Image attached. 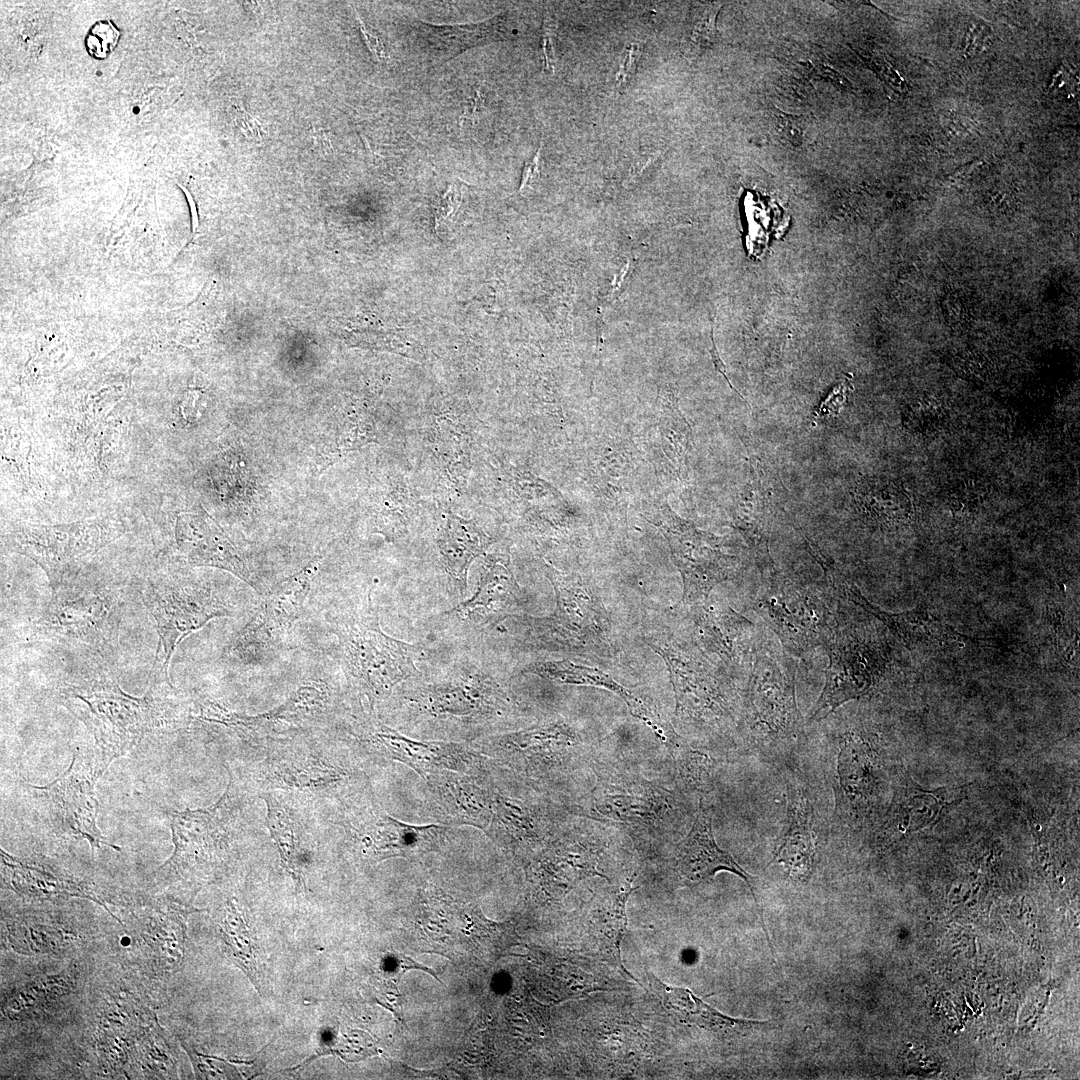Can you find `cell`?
<instances>
[{"label":"cell","instance_id":"6da1fadb","mask_svg":"<svg viewBox=\"0 0 1080 1080\" xmlns=\"http://www.w3.org/2000/svg\"><path fill=\"white\" fill-rule=\"evenodd\" d=\"M797 666L795 657L760 630L739 721L746 742L760 752H785L804 738L806 722L796 700Z\"/></svg>","mask_w":1080,"mask_h":1080},{"label":"cell","instance_id":"7a4b0ae2","mask_svg":"<svg viewBox=\"0 0 1080 1080\" xmlns=\"http://www.w3.org/2000/svg\"><path fill=\"white\" fill-rule=\"evenodd\" d=\"M162 683L151 681L149 691L136 697L123 691L114 680L102 677L67 684L59 689V696L89 729L100 758L109 766L114 759L131 752L145 736L166 725L165 708L156 695Z\"/></svg>","mask_w":1080,"mask_h":1080},{"label":"cell","instance_id":"3957f363","mask_svg":"<svg viewBox=\"0 0 1080 1080\" xmlns=\"http://www.w3.org/2000/svg\"><path fill=\"white\" fill-rule=\"evenodd\" d=\"M751 609L795 658L824 646L835 623L836 599L823 580L805 583L779 570L773 562L758 566Z\"/></svg>","mask_w":1080,"mask_h":1080},{"label":"cell","instance_id":"277c9868","mask_svg":"<svg viewBox=\"0 0 1080 1080\" xmlns=\"http://www.w3.org/2000/svg\"><path fill=\"white\" fill-rule=\"evenodd\" d=\"M143 602L156 624L158 644L150 680L170 683L168 668L178 644L214 618L231 614L210 584L172 576L150 578Z\"/></svg>","mask_w":1080,"mask_h":1080},{"label":"cell","instance_id":"5b68a950","mask_svg":"<svg viewBox=\"0 0 1080 1080\" xmlns=\"http://www.w3.org/2000/svg\"><path fill=\"white\" fill-rule=\"evenodd\" d=\"M124 532L121 521L106 517L64 524H21L6 540L12 550L42 568L56 593L86 561Z\"/></svg>","mask_w":1080,"mask_h":1080},{"label":"cell","instance_id":"8992f818","mask_svg":"<svg viewBox=\"0 0 1080 1080\" xmlns=\"http://www.w3.org/2000/svg\"><path fill=\"white\" fill-rule=\"evenodd\" d=\"M829 664L819 698L807 724L827 718L842 704L867 695L890 666L883 644L862 634L845 620L839 605L832 633L825 643Z\"/></svg>","mask_w":1080,"mask_h":1080},{"label":"cell","instance_id":"52a82bcc","mask_svg":"<svg viewBox=\"0 0 1080 1080\" xmlns=\"http://www.w3.org/2000/svg\"><path fill=\"white\" fill-rule=\"evenodd\" d=\"M336 633L347 670L370 700L389 696L416 671L414 647L382 632L373 617L354 620Z\"/></svg>","mask_w":1080,"mask_h":1080},{"label":"cell","instance_id":"ba28073f","mask_svg":"<svg viewBox=\"0 0 1080 1080\" xmlns=\"http://www.w3.org/2000/svg\"><path fill=\"white\" fill-rule=\"evenodd\" d=\"M232 778L218 801L207 808L170 813L174 851L160 869L205 880L225 857L230 840Z\"/></svg>","mask_w":1080,"mask_h":1080},{"label":"cell","instance_id":"9c48e42d","mask_svg":"<svg viewBox=\"0 0 1080 1080\" xmlns=\"http://www.w3.org/2000/svg\"><path fill=\"white\" fill-rule=\"evenodd\" d=\"M116 626V601L105 589L65 585L33 622L40 636L65 644L100 647Z\"/></svg>","mask_w":1080,"mask_h":1080},{"label":"cell","instance_id":"30bf717a","mask_svg":"<svg viewBox=\"0 0 1080 1080\" xmlns=\"http://www.w3.org/2000/svg\"><path fill=\"white\" fill-rule=\"evenodd\" d=\"M592 815L630 828L632 832L660 834L677 818L674 798L650 782L602 779L592 790Z\"/></svg>","mask_w":1080,"mask_h":1080},{"label":"cell","instance_id":"8fae6325","mask_svg":"<svg viewBox=\"0 0 1080 1080\" xmlns=\"http://www.w3.org/2000/svg\"><path fill=\"white\" fill-rule=\"evenodd\" d=\"M668 519L666 534L684 580V600L704 601L716 584L736 574V557L723 550L721 538L673 513Z\"/></svg>","mask_w":1080,"mask_h":1080},{"label":"cell","instance_id":"7c38bea8","mask_svg":"<svg viewBox=\"0 0 1080 1080\" xmlns=\"http://www.w3.org/2000/svg\"><path fill=\"white\" fill-rule=\"evenodd\" d=\"M107 767L101 758L88 763L74 754L69 768L60 777L46 786H37L47 794L62 828L70 835L86 839L92 853L102 844L119 851V847L104 839L96 822L95 783Z\"/></svg>","mask_w":1080,"mask_h":1080},{"label":"cell","instance_id":"4fadbf2b","mask_svg":"<svg viewBox=\"0 0 1080 1080\" xmlns=\"http://www.w3.org/2000/svg\"><path fill=\"white\" fill-rule=\"evenodd\" d=\"M677 710L707 727L740 721L742 696L727 693L719 679L701 663L671 657Z\"/></svg>","mask_w":1080,"mask_h":1080},{"label":"cell","instance_id":"5bb4252c","mask_svg":"<svg viewBox=\"0 0 1080 1080\" xmlns=\"http://www.w3.org/2000/svg\"><path fill=\"white\" fill-rule=\"evenodd\" d=\"M502 751L527 771L565 769L585 760L580 735L563 723H550L510 734L501 741Z\"/></svg>","mask_w":1080,"mask_h":1080},{"label":"cell","instance_id":"9a60e30c","mask_svg":"<svg viewBox=\"0 0 1080 1080\" xmlns=\"http://www.w3.org/2000/svg\"><path fill=\"white\" fill-rule=\"evenodd\" d=\"M174 534L179 552L190 565L225 570L259 591L258 584L234 544L209 515H178Z\"/></svg>","mask_w":1080,"mask_h":1080},{"label":"cell","instance_id":"2e32d148","mask_svg":"<svg viewBox=\"0 0 1080 1080\" xmlns=\"http://www.w3.org/2000/svg\"><path fill=\"white\" fill-rule=\"evenodd\" d=\"M374 742L389 756L412 768L425 779L441 771L467 772L480 761L471 750L454 743L418 741L383 726Z\"/></svg>","mask_w":1080,"mask_h":1080},{"label":"cell","instance_id":"e0dca14e","mask_svg":"<svg viewBox=\"0 0 1080 1080\" xmlns=\"http://www.w3.org/2000/svg\"><path fill=\"white\" fill-rule=\"evenodd\" d=\"M676 866L679 873L692 882L705 881L720 871L731 872L741 878L754 895L753 877L729 852L718 846L712 830L711 813L702 805L687 836L677 848Z\"/></svg>","mask_w":1080,"mask_h":1080},{"label":"cell","instance_id":"ac0fdd59","mask_svg":"<svg viewBox=\"0 0 1080 1080\" xmlns=\"http://www.w3.org/2000/svg\"><path fill=\"white\" fill-rule=\"evenodd\" d=\"M785 824L774 861L783 867L788 877L795 881H804L814 866L818 834L809 800L801 790L791 786L787 793Z\"/></svg>","mask_w":1080,"mask_h":1080},{"label":"cell","instance_id":"d6986e66","mask_svg":"<svg viewBox=\"0 0 1080 1080\" xmlns=\"http://www.w3.org/2000/svg\"><path fill=\"white\" fill-rule=\"evenodd\" d=\"M426 779L432 786L436 799L453 822L490 832L495 818L497 795L459 772L441 771Z\"/></svg>","mask_w":1080,"mask_h":1080},{"label":"cell","instance_id":"ffe728a7","mask_svg":"<svg viewBox=\"0 0 1080 1080\" xmlns=\"http://www.w3.org/2000/svg\"><path fill=\"white\" fill-rule=\"evenodd\" d=\"M447 828L443 825H413L380 814L358 831L361 845L374 858L407 857L435 846Z\"/></svg>","mask_w":1080,"mask_h":1080},{"label":"cell","instance_id":"44dd1931","mask_svg":"<svg viewBox=\"0 0 1080 1080\" xmlns=\"http://www.w3.org/2000/svg\"><path fill=\"white\" fill-rule=\"evenodd\" d=\"M735 526L752 549L757 566L773 561L769 539L773 524V505L763 480L762 468L750 463L748 481L743 486L733 513Z\"/></svg>","mask_w":1080,"mask_h":1080},{"label":"cell","instance_id":"7402d4cb","mask_svg":"<svg viewBox=\"0 0 1080 1080\" xmlns=\"http://www.w3.org/2000/svg\"><path fill=\"white\" fill-rule=\"evenodd\" d=\"M321 561L322 556L316 555L298 572L278 583L255 613L280 641L301 616Z\"/></svg>","mask_w":1080,"mask_h":1080},{"label":"cell","instance_id":"603a6c76","mask_svg":"<svg viewBox=\"0 0 1080 1080\" xmlns=\"http://www.w3.org/2000/svg\"><path fill=\"white\" fill-rule=\"evenodd\" d=\"M649 991L662 1007L680 1022L709 1030L761 1024V1022L732 1018L709 1006L686 988L667 985L647 972Z\"/></svg>","mask_w":1080,"mask_h":1080},{"label":"cell","instance_id":"cb8c5ba5","mask_svg":"<svg viewBox=\"0 0 1080 1080\" xmlns=\"http://www.w3.org/2000/svg\"><path fill=\"white\" fill-rule=\"evenodd\" d=\"M534 671L541 676L564 683L607 688L618 694L625 701L631 713L648 724L660 738H663L669 730V727L665 723L663 724L661 719L653 714L640 699L601 671L578 666L570 662L543 663L538 665Z\"/></svg>","mask_w":1080,"mask_h":1080},{"label":"cell","instance_id":"d4e9b609","mask_svg":"<svg viewBox=\"0 0 1080 1080\" xmlns=\"http://www.w3.org/2000/svg\"><path fill=\"white\" fill-rule=\"evenodd\" d=\"M329 704L330 691L327 684L310 680L299 685L279 706L265 713L251 716L249 727L310 722L323 716Z\"/></svg>","mask_w":1080,"mask_h":1080},{"label":"cell","instance_id":"484cf974","mask_svg":"<svg viewBox=\"0 0 1080 1080\" xmlns=\"http://www.w3.org/2000/svg\"><path fill=\"white\" fill-rule=\"evenodd\" d=\"M419 30L434 47L453 54L477 45L504 40L508 37L507 17L503 13L475 24L434 25L420 23Z\"/></svg>","mask_w":1080,"mask_h":1080},{"label":"cell","instance_id":"4316f807","mask_svg":"<svg viewBox=\"0 0 1080 1080\" xmlns=\"http://www.w3.org/2000/svg\"><path fill=\"white\" fill-rule=\"evenodd\" d=\"M953 802L948 800L943 788L924 791L906 784L895 795L891 822L900 832L917 831L938 820L942 811Z\"/></svg>","mask_w":1080,"mask_h":1080},{"label":"cell","instance_id":"83f0119b","mask_svg":"<svg viewBox=\"0 0 1080 1080\" xmlns=\"http://www.w3.org/2000/svg\"><path fill=\"white\" fill-rule=\"evenodd\" d=\"M518 592L519 588L504 557H493L485 566L476 593L457 608L467 614L480 609L496 612L516 601Z\"/></svg>","mask_w":1080,"mask_h":1080},{"label":"cell","instance_id":"f1b7e54d","mask_svg":"<svg viewBox=\"0 0 1080 1080\" xmlns=\"http://www.w3.org/2000/svg\"><path fill=\"white\" fill-rule=\"evenodd\" d=\"M267 806V826L274 841L283 868L291 875L296 891L304 887L303 876L298 861V840L294 820L284 804L275 796L267 793L263 796Z\"/></svg>","mask_w":1080,"mask_h":1080},{"label":"cell","instance_id":"f546056e","mask_svg":"<svg viewBox=\"0 0 1080 1080\" xmlns=\"http://www.w3.org/2000/svg\"><path fill=\"white\" fill-rule=\"evenodd\" d=\"M222 922L220 931L229 953L260 991L261 975L257 966L253 934L234 898L227 901Z\"/></svg>","mask_w":1080,"mask_h":1080},{"label":"cell","instance_id":"4dcf8cb0","mask_svg":"<svg viewBox=\"0 0 1080 1080\" xmlns=\"http://www.w3.org/2000/svg\"><path fill=\"white\" fill-rule=\"evenodd\" d=\"M633 888H621L606 895L593 913L594 930L601 946L613 962L621 965L620 947L626 927V903Z\"/></svg>","mask_w":1080,"mask_h":1080},{"label":"cell","instance_id":"1f68e13d","mask_svg":"<svg viewBox=\"0 0 1080 1080\" xmlns=\"http://www.w3.org/2000/svg\"><path fill=\"white\" fill-rule=\"evenodd\" d=\"M280 642L254 615L230 640L224 655L232 663L256 666L267 661Z\"/></svg>","mask_w":1080,"mask_h":1080},{"label":"cell","instance_id":"d6a6232c","mask_svg":"<svg viewBox=\"0 0 1080 1080\" xmlns=\"http://www.w3.org/2000/svg\"><path fill=\"white\" fill-rule=\"evenodd\" d=\"M441 549L450 572L465 583L468 565L482 549L479 533L469 524L450 520L441 540Z\"/></svg>","mask_w":1080,"mask_h":1080},{"label":"cell","instance_id":"836d02e7","mask_svg":"<svg viewBox=\"0 0 1080 1080\" xmlns=\"http://www.w3.org/2000/svg\"><path fill=\"white\" fill-rule=\"evenodd\" d=\"M721 2L697 3L691 13L682 49L687 56H697L711 47L717 38L716 19Z\"/></svg>","mask_w":1080,"mask_h":1080},{"label":"cell","instance_id":"e575fe53","mask_svg":"<svg viewBox=\"0 0 1080 1080\" xmlns=\"http://www.w3.org/2000/svg\"><path fill=\"white\" fill-rule=\"evenodd\" d=\"M771 128L785 146L806 149L817 136V123L810 115H794L775 109L771 116Z\"/></svg>","mask_w":1080,"mask_h":1080},{"label":"cell","instance_id":"d590c367","mask_svg":"<svg viewBox=\"0 0 1080 1080\" xmlns=\"http://www.w3.org/2000/svg\"><path fill=\"white\" fill-rule=\"evenodd\" d=\"M278 779L289 786H322L340 778L334 768L314 761L300 762L297 765L281 766L276 772Z\"/></svg>","mask_w":1080,"mask_h":1080},{"label":"cell","instance_id":"8d00e7d4","mask_svg":"<svg viewBox=\"0 0 1080 1080\" xmlns=\"http://www.w3.org/2000/svg\"><path fill=\"white\" fill-rule=\"evenodd\" d=\"M11 932V940L26 947L27 952H48L59 947L63 937L59 930L44 925H20Z\"/></svg>","mask_w":1080,"mask_h":1080},{"label":"cell","instance_id":"74e56055","mask_svg":"<svg viewBox=\"0 0 1080 1080\" xmlns=\"http://www.w3.org/2000/svg\"><path fill=\"white\" fill-rule=\"evenodd\" d=\"M679 751V769L685 782L698 790H706L711 784L712 762L703 753L684 749Z\"/></svg>","mask_w":1080,"mask_h":1080},{"label":"cell","instance_id":"f35d334b","mask_svg":"<svg viewBox=\"0 0 1080 1080\" xmlns=\"http://www.w3.org/2000/svg\"><path fill=\"white\" fill-rule=\"evenodd\" d=\"M118 39V30L109 21H99L91 27L85 44L90 55L105 58L115 48Z\"/></svg>","mask_w":1080,"mask_h":1080},{"label":"cell","instance_id":"ab89813d","mask_svg":"<svg viewBox=\"0 0 1080 1080\" xmlns=\"http://www.w3.org/2000/svg\"><path fill=\"white\" fill-rule=\"evenodd\" d=\"M461 203V191L457 184H452L440 196L434 206L436 227L450 218L459 208Z\"/></svg>","mask_w":1080,"mask_h":1080},{"label":"cell","instance_id":"60d3db41","mask_svg":"<svg viewBox=\"0 0 1080 1080\" xmlns=\"http://www.w3.org/2000/svg\"><path fill=\"white\" fill-rule=\"evenodd\" d=\"M643 45L639 42L629 44L620 63L616 82L618 87H623L634 74L639 58L642 54Z\"/></svg>","mask_w":1080,"mask_h":1080},{"label":"cell","instance_id":"b9f144b4","mask_svg":"<svg viewBox=\"0 0 1080 1080\" xmlns=\"http://www.w3.org/2000/svg\"><path fill=\"white\" fill-rule=\"evenodd\" d=\"M234 121L243 135L257 142L262 141L264 131L261 123L248 111L241 107L234 108Z\"/></svg>","mask_w":1080,"mask_h":1080},{"label":"cell","instance_id":"7bdbcfd3","mask_svg":"<svg viewBox=\"0 0 1080 1080\" xmlns=\"http://www.w3.org/2000/svg\"><path fill=\"white\" fill-rule=\"evenodd\" d=\"M846 387L845 384H839L835 386L832 391L826 396V398L820 403L816 412L815 418H826L830 416H836L839 414L840 409L845 401Z\"/></svg>","mask_w":1080,"mask_h":1080},{"label":"cell","instance_id":"ee69618b","mask_svg":"<svg viewBox=\"0 0 1080 1080\" xmlns=\"http://www.w3.org/2000/svg\"><path fill=\"white\" fill-rule=\"evenodd\" d=\"M989 39V29L986 26L977 25L968 34L966 52L970 54L978 53L983 47L986 46V42Z\"/></svg>","mask_w":1080,"mask_h":1080},{"label":"cell","instance_id":"f6af8a7d","mask_svg":"<svg viewBox=\"0 0 1080 1080\" xmlns=\"http://www.w3.org/2000/svg\"><path fill=\"white\" fill-rule=\"evenodd\" d=\"M356 16H357V19H358V22H359V25H360V31L362 33L363 39H364L367 47L369 48V50L373 54L374 58L377 59V61L384 60L385 59V48H384L383 43L380 41V39L376 35L371 33L366 28L365 23L362 21V19L359 17V15L356 14Z\"/></svg>","mask_w":1080,"mask_h":1080},{"label":"cell","instance_id":"bcb514c9","mask_svg":"<svg viewBox=\"0 0 1080 1080\" xmlns=\"http://www.w3.org/2000/svg\"><path fill=\"white\" fill-rule=\"evenodd\" d=\"M880 74L885 81L891 85L897 91L905 90V81L899 74V72L885 59L879 60L876 64Z\"/></svg>","mask_w":1080,"mask_h":1080},{"label":"cell","instance_id":"7dc6e473","mask_svg":"<svg viewBox=\"0 0 1080 1080\" xmlns=\"http://www.w3.org/2000/svg\"><path fill=\"white\" fill-rule=\"evenodd\" d=\"M197 398L198 396L196 393H189L180 403L179 413L186 422H195L198 417V407H196L198 405Z\"/></svg>","mask_w":1080,"mask_h":1080},{"label":"cell","instance_id":"c3c4849f","mask_svg":"<svg viewBox=\"0 0 1080 1080\" xmlns=\"http://www.w3.org/2000/svg\"><path fill=\"white\" fill-rule=\"evenodd\" d=\"M540 151H541V146L539 147V149H538L537 153L535 154L534 158L529 163H527L526 166H525V169H524V172H523L522 184H521V187H520L521 191L523 189H525V187L530 185L538 175Z\"/></svg>","mask_w":1080,"mask_h":1080},{"label":"cell","instance_id":"681fc988","mask_svg":"<svg viewBox=\"0 0 1080 1080\" xmlns=\"http://www.w3.org/2000/svg\"><path fill=\"white\" fill-rule=\"evenodd\" d=\"M542 47H543L545 68L547 70H549V71H553L554 51H553V43H552V39H551L550 34L546 33L545 36L543 37Z\"/></svg>","mask_w":1080,"mask_h":1080}]
</instances>
